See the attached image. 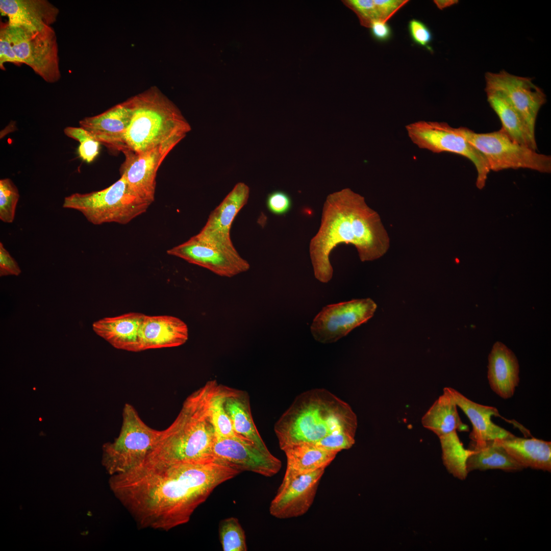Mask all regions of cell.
Listing matches in <instances>:
<instances>
[{"mask_svg": "<svg viewBox=\"0 0 551 551\" xmlns=\"http://www.w3.org/2000/svg\"><path fill=\"white\" fill-rule=\"evenodd\" d=\"M240 473L215 459L173 465L144 462L112 475L109 484L140 527L168 531L187 523L218 486Z\"/></svg>", "mask_w": 551, "mask_h": 551, "instance_id": "obj_1", "label": "cell"}, {"mask_svg": "<svg viewBox=\"0 0 551 551\" xmlns=\"http://www.w3.org/2000/svg\"><path fill=\"white\" fill-rule=\"evenodd\" d=\"M341 243L353 245L362 262L382 257L390 245L379 214L368 206L363 196L349 188L327 196L319 229L310 240L309 254L314 274L320 282L327 283L332 279L330 255Z\"/></svg>", "mask_w": 551, "mask_h": 551, "instance_id": "obj_2", "label": "cell"}, {"mask_svg": "<svg viewBox=\"0 0 551 551\" xmlns=\"http://www.w3.org/2000/svg\"><path fill=\"white\" fill-rule=\"evenodd\" d=\"M356 414L349 405L325 389H313L294 400L274 425L280 448L316 444L327 436L344 433L355 436Z\"/></svg>", "mask_w": 551, "mask_h": 551, "instance_id": "obj_3", "label": "cell"}, {"mask_svg": "<svg viewBox=\"0 0 551 551\" xmlns=\"http://www.w3.org/2000/svg\"><path fill=\"white\" fill-rule=\"evenodd\" d=\"M216 383L215 380L209 381L187 397L173 422L161 431L144 462L173 465L214 460L212 449L216 436L209 414L208 402Z\"/></svg>", "mask_w": 551, "mask_h": 551, "instance_id": "obj_4", "label": "cell"}, {"mask_svg": "<svg viewBox=\"0 0 551 551\" xmlns=\"http://www.w3.org/2000/svg\"><path fill=\"white\" fill-rule=\"evenodd\" d=\"M126 103L131 117L122 153L146 152L174 138H184L191 129L180 111L158 94L137 96Z\"/></svg>", "mask_w": 551, "mask_h": 551, "instance_id": "obj_5", "label": "cell"}, {"mask_svg": "<svg viewBox=\"0 0 551 551\" xmlns=\"http://www.w3.org/2000/svg\"><path fill=\"white\" fill-rule=\"evenodd\" d=\"M151 204L134 194L123 177L108 187L65 197L64 208L76 210L93 224L115 222L126 224L145 213Z\"/></svg>", "mask_w": 551, "mask_h": 551, "instance_id": "obj_6", "label": "cell"}, {"mask_svg": "<svg viewBox=\"0 0 551 551\" xmlns=\"http://www.w3.org/2000/svg\"><path fill=\"white\" fill-rule=\"evenodd\" d=\"M161 433L147 425L135 408L126 404L118 436L103 447V464L111 475L129 471L142 464Z\"/></svg>", "mask_w": 551, "mask_h": 551, "instance_id": "obj_7", "label": "cell"}, {"mask_svg": "<svg viewBox=\"0 0 551 551\" xmlns=\"http://www.w3.org/2000/svg\"><path fill=\"white\" fill-rule=\"evenodd\" d=\"M461 135L485 158L490 170L528 168L541 172L551 171V157L538 153L513 140L501 128L498 131L478 133L459 127Z\"/></svg>", "mask_w": 551, "mask_h": 551, "instance_id": "obj_8", "label": "cell"}, {"mask_svg": "<svg viewBox=\"0 0 551 551\" xmlns=\"http://www.w3.org/2000/svg\"><path fill=\"white\" fill-rule=\"evenodd\" d=\"M411 141L421 149L434 153L448 152L469 159L477 171L476 185L479 189L485 184L490 171L483 155L470 144L458 128L445 122L419 120L406 126Z\"/></svg>", "mask_w": 551, "mask_h": 551, "instance_id": "obj_9", "label": "cell"}, {"mask_svg": "<svg viewBox=\"0 0 551 551\" xmlns=\"http://www.w3.org/2000/svg\"><path fill=\"white\" fill-rule=\"evenodd\" d=\"M7 25L14 52L21 63L28 65L45 82H58L61 78L58 46L52 27L31 33Z\"/></svg>", "mask_w": 551, "mask_h": 551, "instance_id": "obj_10", "label": "cell"}, {"mask_svg": "<svg viewBox=\"0 0 551 551\" xmlns=\"http://www.w3.org/2000/svg\"><path fill=\"white\" fill-rule=\"evenodd\" d=\"M377 307L369 298L327 305L314 318L311 332L319 342H336L367 322L373 316Z\"/></svg>", "mask_w": 551, "mask_h": 551, "instance_id": "obj_11", "label": "cell"}, {"mask_svg": "<svg viewBox=\"0 0 551 551\" xmlns=\"http://www.w3.org/2000/svg\"><path fill=\"white\" fill-rule=\"evenodd\" d=\"M487 94L503 97L521 115L531 132L535 127L539 110L546 101L543 90L531 78L512 74L505 70L487 72L485 75Z\"/></svg>", "mask_w": 551, "mask_h": 551, "instance_id": "obj_12", "label": "cell"}, {"mask_svg": "<svg viewBox=\"0 0 551 551\" xmlns=\"http://www.w3.org/2000/svg\"><path fill=\"white\" fill-rule=\"evenodd\" d=\"M167 253L223 277H233L250 268L249 263L240 256L235 248L196 235L167 250Z\"/></svg>", "mask_w": 551, "mask_h": 551, "instance_id": "obj_13", "label": "cell"}, {"mask_svg": "<svg viewBox=\"0 0 551 551\" xmlns=\"http://www.w3.org/2000/svg\"><path fill=\"white\" fill-rule=\"evenodd\" d=\"M184 138H174L146 152L122 153L124 161L120 167L130 190L142 200L152 204L155 199L158 170L167 155Z\"/></svg>", "mask_w": 551, "mask_h": 551, "instance_id": "obj_14", "label": "cell"}, {"mask_svg": "<svg viewBox=\"0 0 551 551\" xmlns=\"http://www.w3.org/2000/svg\"><path fill=\"white\" fill-rule=\"evenodd\" d=\"M214 459L237 470L270 477L281 469L282 463L269 451L237 435L216 438L213 446Z\"/></svg>", "mask_w": 551, "mask_h": 551, "instance_id": "obj_15", "label": "cell"}, {"mask_svg": "<svg viewBox=\"0 0 551 551\" xmlns=\"http://www.w3.org/2000/svg\"><path fill=\"white\" fill-rule=\"evenodd\" d=\"M325 469L294 477H284L270 503V514L279 519H288L306 513L313 504Z\"/></svg>", "mask_w": 551, "mask_h": 551, "instance_id": "obj_16", "label": "cell"}, {"mask_svg": "<svg viewBox=\"0 0 551 551\" xmlns=\"http://www.w3.org/2000/svg\"><path fill=\"white\" fill-rule=\"evenodd\" d=\"M249 188L239 182L210 213L207 221L196 235L201 238L235 248L230 237V230L235 217L247 203Z\"/></svg>", "mask_w": 551, "mask_h": 551, "instance_id": "obj_17", "label": "cell"}, {"mask_svg": "<svg viewBox=\"0 0 551 551\" xmlns=\"http://www.w3.org/2000/svg\"><path fill=\"white\" fill-rule=\"evenodd\" d=\"M0 12L9 26L35 33L52 27L59 10L47 0H1Z\"/></svg>", "mask_w": 551, "mask_h": 551, "instance_id": "obj_18", "label": "cell"}, {"mask_svg": "<svg viewBox=\"0 0 551 551\" xmlns=\"http://www.w3.org/2000/svg\"><path fill=\"white\" fill-rule=\"evenodd\" d=\"M131 117V110L125 103L97 115L85 117L79 124L101 144L110 149L122 152Z\"/></svg>", "mask_w": 551, "mask_h": 551, "instance_id": "obj_19", "label": "cell"}, {"mask_svg": "<svg viewBox=\"0 0 551 551\" xmlns=\"http://www.w3.org/2000/svg\"><path fill=\"white\" fill-rule=\"evenodd\" d=\"M145 314L131 312L100 319L92 324L94 333L114 347L141 351L140 334Z\"/></svg>", "mask_w": 551, "mask_h": 551, "instance_id": "obj_20", "label": "cell"}, {"mask_svg": "<svg viewBox=\"0 0 551 551\" xmlns=\"http://www.w3.org/2000/svg\"><path fill=\"white\" fill-rule=\"evenodd\" d=\"M188 338L187 324L169 315H145L140 330L141 351L179 346Z\"/></svg>", "mask_w": 551, "mask_h": 551, "instance_id": "obj_21", "label": "cell"}, {"mask_svg": "<svg viewBox=\"0 0 551 551\" xmlns=\"http://www.w3.org/2000/svg\"><path fill=\"white\" fill-rule=\"evenodd\" d=\"M447 388L457 407L463 411L471 423L472 430L469 435L471 444H481L487 441L503 439L513 435L492 421V416L500 417L496 408L475 403L455 389Z\"/></svg>", "mask_w": 551, "mask_h": 551, "instance_id": "obj_22", "label": "cell"}, {"mask_svg": "<svg viewBox=\"0 0 551 551\" xmlns=\"http://www.w3.org/2000/svg\"><path fill=\"white\" fill-rule=\"evenodd\" d=\"M519 366L513 352L495 342L488 356L487 378L492 390L504 399L512 397L519 382Z\"/></svg>", "mask_w": 551, "mask_h": 551, "instance_id": "obj_23", "label": "cell"}, {"mask_svg": "<svg viewBox=\"0 0 551 551\" xmlns=\"http://www.w3.org/2000/svg\"><path fill=\"white\" fill-rule=\"evenodd\" d=\"M523 468L550 472L551 442L534 437L525 438L513 434L503 439H496Z\"/></svg>", "mask_w": 551, "mask_h": 551, "instance_id": "obj_24", "label": "cell"}, {"mask_svg": "<svg viewBox=\"0 0 551 551\" xmlns=\"http://www.w3.org/2000/svg\"><path fill=\"white\" fill-rule=\"evenodd\" d=\"M224 407L236 435L252 442L262 450H268L254 422L249 396L246 392L226 386Z\"/></svg>", "mask_w": 551, "mask_h": 551, "instance_id": "obj_25", "label": "cell"}, {"mask_svg": "<svg viewBox=\"0 0 551 551\" xmlns=\"http://www.w3.org/2000/svg\"><path fill=\"white\" fill-rule=\"evenodd\" d=\"M287 459L284 477H291L326 468L335 458L338 452L322 448L316 444L302 443L283 450Z\"/></svg>", "mask_w": 551, "mask_h": 551, "instance_id": "obj_26", "label": "cell"}, {"mask_svg": "<svg viewBox=\"0 0 551 551\" xmlns=\"http://www.w3.org/2000/svg\"><path fill=\"white\" fill-rule=\"evenodd\" d=\"M421 423L438 437L455 431L467 432L469 429L462 421L457 404L447 387L422 416Z\"/></svg>", "mask_w": 551, "mask_h": 551, "instance_id": "obj_27", "label": "cell"}, {"mask_svg": "<svg viewBox=\"0 0 551 551\" xmlns=\"http://www.w3.org/2000/svg\"><path fill=\"white\" fill-rule=\"evenodd\" d=\"M469 449L474 450L468 458L466 468L468 472L475 470L501 469L517 471L523 469L514 460L496 440L484 443L470 444Z\"/></svg>", "mask_w": 551, "mask_h": 551, "instance_id": "obj_28", "label": "cell"}, {"mask_svg": "<svg viewBox=\"0 0 551 551\" xmlns=\"http://www.w3.org/2000/svg\"><path fill=\"white\" fill-rule=\"evenodd\" d=\"M487 96L488 102L501 121L502 128L507 134L519 144L536 151L535 135L521 115L499 95L488 93Z\"/></svg>", "mask_w": 551, "mask_h": 551, "instance_id": "obj_29", "label": "cell"}, {"mask_svg": "<svg viewBox=\"0 0 551 551\" xmlns=\"http://www.w3.org/2000/svg\"><path fill=\"white\" fill-rule=\"evenodd\" d=\"M439 438L445 466L454 476L460 480H464L468 474L466 468L467 460L474 450L465 448L457 431L441 436Z\"/></svg>", "mask_w": 551, "mask_h": 551, "instance_id": "obj_30", "label": "cell"}, {"mask_svg": "<svg viewBox=\"0 0 551 551\" xmlns=\"http://www.w3.org/2000/svg\"><path fill=\"white\" fill-rule=\"evenodd\" d=\"M226 391V386L217 383L211 391L209 399V414L216 438L236 435L224 407Z\"/></svg>", "mask_w": 551, "mask_h": 551, "instance_id": "obj_31", "label": "cell"}, {"mask_svg": "<svg viewBox=\"0 0 551 551\" xmlns=\"http://www.w3.org/2000/svg\"><path fill=\"white\" fill-rule=\"evenodd\" d=\"M218 532L223 551L247 550L245 532L237 518L230 517L221 520Z\"/></svg>", "mask_w": 551, "mask_h": 551, "instance_id": "obj_32", "label": "cell"}, {"mask_svg": "<svg viewBox=\"0 0 551 551\" xmlns=\"http://www.w3.org/2000/svg\"><path fill=\"white\" fill-rule=\"evenodd\" d=\"M19 191L12 180L8 178L0 180V219L6 223L13 221L16 207L19 200Z\"/></svg>", "mask_w": 551, "mask_h": 551, "instance_id": "obj_33", "label": "cell"}, {"mask_svg": "<svg viewBox=\"0 0 551 551\" xmlns=\"http://www.w3.org/2000/svg\"><path fill=\"white\" fill-rule=\"evenodd\" d=\"M64 132L67 136L80 142L78 154L83 161L90 163L97 156L101 143L85 129L80 127H68Z\"/></svg>", "mask_w": 551, "mask_h": 551, "instance_id": "obj_34", "label": "cell"}, {"mask_svg": "<svg viewBox=\"0 0 551 551\" xmlns=\"http://www.w3.org/2000/svg\"><path fill=\"white\" fill-rule=\"evenodd\" d=\"M344 3L355 12L364 27L369 28L372 21L380 20L373 0H348Z\"/></svg>", "mask_w": 551, "mask_h": 551, "instance_id": "obj_35", "label": "cell"}, {"mask_svg": "<svg viewBox=\"0 0 551 551\" xmlns=\"http://www.w3.org/2000/svg\"><path fill=\"white\" fill-rule=\"evenodd\" d=\"M268 211L276 215H283L290 211L292 206L291 196L286 192L275 190L269 193L266 201Z\"/></svg>", "mask_w": 551, "mask_h": 551, "instance_id": "obj_36", "label": "cell"}, {"mask_svg": "<svg viewBox=\"0 0 551 551\" xmlns=\"http://www.w3.org/2000/svg\"><path fill=\"white\" fill-rule=\"evenodd\" d=\"M408 29L410 36L414 43L432 52L430 44L433 40V35L424 22L418 19H412L408 22Z\"/></svg>", "mask_w": 551, "mask_h": 551, "instance_id": "obj_37", "label": "cell"}, {"mask_svg": "<svg viewBox=\"0 0 551 551\" xmlns=\"http://www.w3.org/2000/svg\"><path fill=\"white\" fill-rule=\"evenodd\" d=\"M5 62L22 64L14 52L7 23L3 24L0 30V68L2 70L5 69Z\"/></svg>", "mask_w": 551, "mask_h": 551, "instance_id": "obj_38", "label": "cell"}, {"mask_svg": "<svg viewBox=\"0 0 551 551\" xmlns=\"http://www.w3.org/2000/svg\"><path fill=\"white\" fill-rule=\"evenodd\" d=\"M21 272L17 262L0 243V276H19Z\"/></svg>", "mask_w": 551, "mask_h": 551, "instance_id": "obj_39", "label": "cell"}, {"mask_svg": "<svg viewBox=\"0 0 551 551\" xmlns=\"http://www.w3.org/2000/svg\"><path fill=\"white\" fill-rule=\"evenodd\" d=\"M379 14L380 20L387 21L407 1L373 0Z\"/></svg>", "mask_w": 551, "mask_h": 551, "instance_id": "obj_40", "label": "cell"}, {"mask_svg": "<svg viewBox=\"0 0 551 551\" xmlns=\"http://www.w3.org/2000/svg\"><path fill=\"white\" fill-rule=\"evenodd\" d=\"M370 33L374 39L379 42H386L392 36L391 27L387 21L376 20L372 21L369 28Z\"/></svg>", "mask_w": 551, "mask_h": 551, "instance_id": "obj_41", "label": "cell"}, {"mask_svg": "<svg viewBox=\"0 0 551 551\" xmlns=\"http://www.w3.org/2000/svg\"><path fill=\"white\" fill-rule=\"evenodd\" d=\"M457 0H435L434 3L440 10H443L458 3Z\"/></svg>", "mask_w": 551, "mask_h": 551, "instance_id": "obj_42", "label": "cell"}]
</instances>
